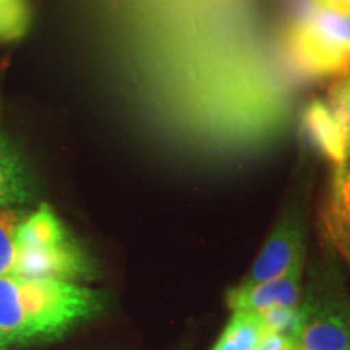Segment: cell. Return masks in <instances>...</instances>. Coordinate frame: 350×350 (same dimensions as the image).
Wrapping results in <instances>:
<instances>
[{
	"label": "cell",
	"mask_w": 350,
	"mask_h": 350,
	"mask_svg": "<svg viewBox=\"0 0 350 350\" xmlns=\"http://www.w3.org/2000/svg\"><path fill=\"white\" fill-rule=\"evenodd\" d=\"M109 300L77 282L0 275V350L64 338L106 312Z\"/></svg>",
	"instance_id": "1"
},
{
	"label": "cell",
	"mask_w": 350,
	"mask_h": 350,
	"mask_svg": "<svg viewBox=\"0 0 350 350\" xmlns=\"http://www.w3.org/2000/svg\"><path fill=\"white\" fill-rule=\"evenodd\" d=\"M96 265L86 248L47 203L29 211L16 232L13 273L20 278L93 281Z\"/></svg>",
	"instance_id": "2"
},
{
	"label": "cell",
	"mask_w": 350,
	"mask_h": 350,
	"mask_svg": "<svg viewBox=\"0 0 350 350\" xmlns=\"http://www.w3.org/2000/svg\"><path fill=\"white\" fill-rule=\"evenodd\" d=\"M294 57L305 73L340 78L350 73V13L318 5L292 34Z\"/></svg>",
	"instance_id": "3"
},
{
	"label": "cell",
	"mask_w": 350,
	"mask_h": 350,
	"mask_svg": "<svg viewBox=\"0 0 350 350\" xmlns=\"http://www.w3.org/2000/svg\"><path fill=\"white\" fill-rule=\"evenodd\" d=\"M300 312L299 350L350 349V299L329 279L310 284Z\"/></svg>",
	"instance_id": "4"
},
{
	"label": "cell",
	"mask_w": 350,
	"mask_h": 350,
	"mask_svg": "<svg viewBox=\"0 0 350 350\" xmlns=\"http://www.w3.org/2000/svg\"><path fill=\"white\" fill-rule=\"evenodd\" d=\"M304 224L299 208H291L274 226L262 250L248 271L242 286L279 278L291 269L304 266Z\"/></svg>",
	"instance_id": "5"
},
{
	"label": "cell",
	"mask_w": 350,
	"mask_h": 350,
	"mask_svg": "<svg viewBox=\"0 0 350 350\" xmlns=\"http://www.w3.org/2000/svg\"><path fill=\"white\" fill-rule=\"evenodd\" d=\"M301 271L304 266L269 281L232 288L227 294V305L232 312L261 314L275 308H297L301 297Z\"/></svg>",
	"instance_id": "6"
},
{
	"label": "cell",
	"mask_w": 350,
	"mask_h": 350,
	"mask_svg": "<svg viewBox=\"0 0 350 350\" xmlns=\"http://www.w3.org/2000/svg\"><path fill=\"white\" fill-rule=\"evenodd\" d=\"M301 130L318 154L339 165L350 157V131L326 99H313L304 109Z\"/></svg>",
	"instance_id": "7"
},
{
	"label": "cell",
	"mask_w": 350,
	"mask_h": 350,
	"mask_svg": "<svg viewBox=\"0 0 350 350\" xmlns=\"http://www.w3.org/2000/svg\"><path fill=\"white\" fill-rule=\"evenodd\" d=\"M319 217L327 242L350 268V157L334 165Z\"/></svg>",
	"instance_id": "8"
},
{
	"label": "cell",
	"mask_w": 350,
	"mask_h": 350,
	"mask_svg": "<svg viewBox=\"0 0 350 350\" xmlns=\"http://www.w3.org/2000/svg\"><path fill=\"white\" fill-rule=\"evenodd\" d=\"M36 200V187L25 157L0 129V208L28 206Z\"/></svg>",
	"instance_id": "9"
},
{
	"label": "cell",
	"mask_w": 350,
	"mask_h": 350,
	"mask_svg": "<svg viewBox=\"0 0 350 350\" xmlns=\"http://www.w3.org/2000/svg\"><path fill=\"white\" fill-rule=\"evenodd\" d=\"M261 334L262 327L258 314L234 312L213 350H256Z\"/></svg>",
	"instance_id": "10"
},
{
	"label": "cell",
	"mask_w": 350,
	"mask_h": 350,
	"mask_svg": "<svg viewBox=\"0 0 350 350\" xmlns=\"http://www.w3.org/2000/svg\"><path fill=\"white\" fill-rule=\"evenodd\" d=\"M29 209L0 208V275L12 274L16 256V232Z\"/></svg>",
	"instance_id": "11"
},
{
	"label": "cell",
	"mask_w": 350,
	"mask_h": 350,
	"mask_svg": "<svg viewBox=\"0 0 350 350\" xmlns=\"http://www.w3.org/2000/svg\"><path fill=\"white\" fill-rule=\"evenodd\" d=\"M31 23L26 0H0V41H16L23 38Z\"/></svg>",
	"instance_id": "12"
},
{
	"label": "cell",
	"mask_w": 350,
	"mask_h": 350,
	"mask_svg": "<svg viewBox=\"0 0 350 350\" xmlns=\"http://www.w3.org/2000/svg\"><path fill=\"white\" fill-rule=\"evenodd\" d=\"M262 331L281 334L297 342L300 329V312L297 308H275L258 314Z\"/></svg>",
	"instance_id": "13"
},
{
	"label": "cell",
	"mask_w": 350,
	"mask_h": 350,
	"mask_svg": "<svg viewBox=\"0 0 350 350\" xmlns=\"http://www.w3.org/2000/svg\"><path fill=\"white\" fill-rule=\"evenodd\" d=\"M326 100L345 129L350 131V73L336 78Z\"/></svg>",
	"instance_id": "14"
},
{
	"label": "cell",
	"mask_w": 350,
	"mask_h": 350,
	"mask_svg": "<svg viewBox=\"0 0 350 350\" xmlns=\"http://www.w3.org/2000/svg\"><path fill=\"white\" fill-rule=\"evenodd\" d=\"M319 5L334 8L338 12L350 13V0H318Z\"/></svg>",
	"instance_id": "15"
},
{
	"label": "cell",
	"mask_w": 350,
	"mask_h": 350,
	"mask_svg": "<svg viewBox=\"0 0 350 350\" xmlns=\"http://www.w3.org/2000/svg\"><path fill=\"white\" fill-rule=\"evenodd\" d=\"M281 350H299V347H297V344H291V345H287V347H284Z\"/></svg>",
	"instance_id": "16"
},
{
	"label": "cell",
	"mask_w": 350,
	"mask_h": 350,
	"mask_svg": "<svg viewBox=\"0 0 350 350\" xmlns=\"http://www.w3.org/2000/svg\"><path fill=\"white\" fill-rule=\"evenodd\" d=\"M3 350H7V349H3Z\"/></svg>",
	"instance_id": "17"
},
{
	"label": "cell",
	"mask_w": 350,
	"mask_h": 350,
	"mask_svg": "<svg viewBox=\"0 0 350 350\" xmlns=\"http://www.w3.org/2000/svg\"><path fill=\"white\" fill-rule=\"evenodd\" d=\"M349 350H350V349H349Z\"/></svg>",
	"instance_id": "18"
}]
</instances>
